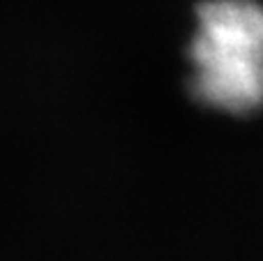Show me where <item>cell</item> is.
<instances>
[{
    "label": "cell",
    "mask_w": 263,
    "mask_h": 261,
    "mask_svg": "<svg viewBox=\"0 0 263 261\" xmlns=\"http://www.w3.org/2000/svg\"><path fill=\"white\" fill-rule=\"evenodd\" d=\"M190 90L201 104L247 116L263 109V7L208 0L190 44Z\"/></svg>",
    "instance_id": "6da1fadb"
}]
</instances>
